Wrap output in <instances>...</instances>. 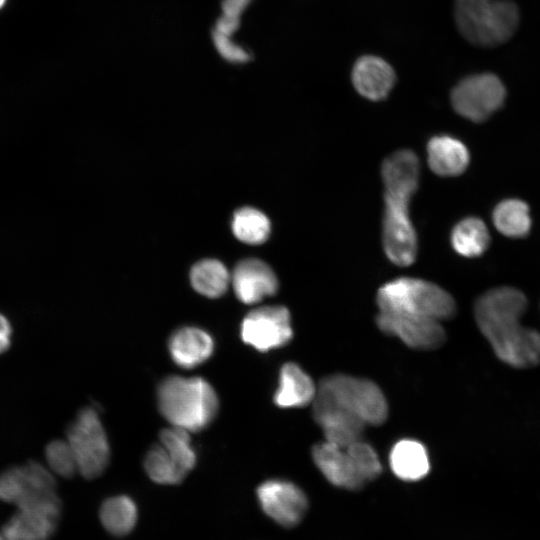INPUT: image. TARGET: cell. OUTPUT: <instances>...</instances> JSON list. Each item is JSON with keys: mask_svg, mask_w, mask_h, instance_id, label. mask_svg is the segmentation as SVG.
<instances>
[{"mask_svg": "<svg viewBox=\"0 0 540 540\" xmlns=\"http://www.w3.org/2000/svg\"><path fill=\"white\" fill-rule=\"evenodd\" d=\"M527 307L525 295L512 287H499L482 294L474 306L476 323L505 363L527 368L540 362V333L520 323Z\"/></svg>", "mask_w": 540, "mask_h": 540, "instance_id": "6da1fadb", "label": "cell"}, {"mask_svg": "<svg viewBox=\"0 0 540 540\" xmlns=\"http://www.w3.org/2000/svg\"><path fill=\"white\" fill-rule=\"evenodd\" d=\"M157 403L160 413L173 427L187 432L206 428L219 408L217 394L205 379L177 375L160 382Z\"/></svg>", "mask_w": 540, "mask_h": 540, "instance_id": "7a4b0ae2", "label": "cell"}, {"mask_svg": "<svg viewBox=\"0 0 540 540\" xmlns=\"http://www.w3.org/2000/svg\"><path fill=\"white\" fill-rule=\"evenodd\" d=\"M379 311L398 313L442 322L456 312L453 297L440 286L418 278L400 277L377 292Z\"/></svg>", "mask_w": 540, "mask_h": 540, "instance_id": "3957f363", "label": "cell"}, {"mask_svg": "<svg viewBox=\"0 0 540 540\" xmlns=\"http://www.w3.org/2000/svg\"><path fill=\"white\" fill-rule=\"evenodd\" d=\"M455 19L461 34L479 46H496L514 34L519 10L510 0H455Z\"/></svg>", "mask_w": 540, "mask_h": 540, "instance_id": "277c9868", "label": "cell"}, {"mask_svg": "<svg viewBox=\"0 0 540 540\" xmlns=\"http://www.w3.org/2000/svg\"><path fill=\"white\" fill-rule=\"evenodd\" d=\"M316 396L353 415L367 425H381L388 417V405L381 389L372 381L346 374L323 378Z\"/></svg>", "mask_w": 540, "mask_h": 540, "instance_id": "5b68a950", "label": "cell"}, {"mask_svg": "<svg viewBox=\"0 0 540 540\" xmlns=\"http://www.w3.org/2000/svg\"><path fill=\"white\" fill-rule=\"evenodd\" d=\"M196 464V453L186 430L172 427L163 429L159 442L146 453L144 468L151 480L158 484L174 485L182 482Z\"/></svg>", "mask_w": 540, "mask_h": 540, "instance_id": "8992f818", "label": "cell"}, {"mask_svg": "<svg viewBox=\"0 0 540 540\" xmlns=\"http://www.w3.org/2000/svg\"><path fill=\"white\" fill-rule=\"evenodd\" d=\"M78 472L86 479L101 475L110 460V446L97 411L85 407L79 411L66 432Z\"/></svg>", "mask_w": 540, "mask_h": 540, "instance_id": "52a82bcc", "label": "cell"}, {"mask_svg": "<svg viewBox=\"0 0 540 540\" xmlns=\"http://www.w3.org/2000/svg\"><path fill=\"white\" fill-rule=\"evenodd\" d=\"M17 506L3 528L5 540H48L53 535L61 512L55 492L28 496Z\"/></svg>", "mask_w": 540, "mask_h": 540, "instance_id": "ba28073f", "label": "cell"}, {"mask_svg": "<svg viewBox=\"0 0 540 540\" xmlns=\"http://www.w3.org/2000/svg\"><path fill=\"white\" fill-rule=\"evenodd\" d=\"M505 96L501 80L494 74L482 73L462 79L451 92V103L461 116L481 122L501 107Z\"/></svg>", "mask_w": 540, "mask_h": 540, "instance_id": "9c48e42d", "label": "cell"}, {"mask_svg": "<svg viewBox=\"0 0 540 540\" xmlns=\"http://www.w3.org/2000/svg\"><path fill=\"white\" fill-rule=\"evenodd\" d=\"M383 245L398 266L411 265L417 254V236L409 216V197L384 194Z\"/></svg>", "mask_w": 540, "mask_h": 540, "instance_id": "30bf717a", "label": "cell"}, {"mask_svg": "<svg viewBox=\"0 0 540 540\" xmlns=\"http://www.w3.org/2000/svg\"><path fill=\"white\" fill-rule=\"evenodd\" d=\"M289 310L280 305L263 306L250 311L241 323V338L258 351L280 348L292 339Z\"/></svg>", "mask_w": 540, "mask_h": 540, "instance_id": "8fae6325", "label": "cell"}, {"mask_svg": "<svg viewBox=\"0 0 540 540\" xmlns=\"http://www.w3.org/2000/svg\"><path fill=\"white\" fill-rule=\"evenodd\" d=\"M376 324L381 331L396 336L413 349H437L446 339L441 322L432 319L379 311Z\"/></svg>", "mask_w": 540, "mask_h": 540, "instance_id": "7c38bea8", "label": "cell"}, {"mask_svg": "<svg viewBox=\"0 0 540 540\" xmlns=\"http://www.w3.org/2000/svg\"><path fill=\"white\" fill-rule=\"evenodd\" d=\"M256 494L264 513L285 527L298 524L308 506L304 492L286 480H267L258 486Z\"/></svg>", "mask_w": 540, "mask_h": 540, "instance_id": "4fadbf2b", "label": "cell"}, {"mask_svg": "<svg viewBox=\"0 0 540 540\" xmlns=\"http://www.w3.org/2000/svg\"><path fill=\"white\" fill-rule=\"evenodd\" d=\"M237 298L244 304H255L274 295L278 290V279L265 262L249 258L240 261L231 275Z\"/></svg>", "mask_w": 540, "mask_h": 540, "instance_id": "5bb4252c", "label": "cell"}, {"mask_svg": "<svg viewBox=\"0 0 540 540\" xmlns=\"http://www.w3.org/2000/svg\"><path fill=\"white\" fill-rule=\"evenodd\" d=\"M312 406L314 420L321 427L325 441L346 448L362 440L366 426L362 421L317 396Z\"/></svg>", "mask_w": 540, "mask_h": 540, "instance_id": "9a60e30c", "label": "cell"}, {"mask_svg": "<svg viewBox=\"0 0 540 540\" xmlns=\"http://www.w3.org/2000/svg\"><path fill=\"white\" fill-rule=\"evenodd\" d=\"M395 81L393 68L378 56L365 55L353 66V85L359 94L369 100L378 101L387 97Z\"/></svg>", "mask_w": 540, "mask_h": 540, "instance_id": "2e32d148", "label": "cell"}, {"mask_svg": "<svg viewBox=\"0 0 540 540\" xmlns=\"http://www.w3.org/2000/svg\"><path fill=\"white\" fill-rule=\"evenodd\" d=\"M312 458L324 477L337 487L356 490L365 484L345 448L324 441L313 447Z\"/></svg>", "mask_w": 540, "mask_h": 540, "instance_id": "e0dca14e", "label": "cell"}, {"mask_svg": "<svg viewBox=\"0 0 540 540\" xmlns=\"http://www.w3.org/2000/svg\"><path fill=\"white\" fill-rule=\"evenodd\" d=\"M168 349L176 365L190 369L210 358L214 351V341L205 330L184 326L171 334Z\"/></svg>", "mask_w": 540, "mask_h": 540, "instance_id": "ac0fdd59", "label": "cell"}, {"mask_svg": "<svg viewBox=\"0 0 540 540\" xmlns=\"http://www.w3.org/2000/svg\"><path fill=\"white\" fill-rule=\"evenodd\" d=\"M385 193L412 197L416 192L420 164L411 150H399L388 156L382 164Z\"/></svg>", "mask_w": 540, "mask_h": 540, "instance_id": "d6986e66", "label": "cell"}, {"mask_svg": "<svg viewBox=\"0 0 540 540\" xmlns=\"http://www.w3.org/2000/svg\"><path fill=\"white\" fill-rule=\"evenodd\" d=\"M317 392L311 377L296 363H285L280 370L273 401L281 408L304 407L313 402Z\"/></svg>", "mask_w": 540, "mask_h": 540, "instance_id": "ffe728a7", "label": "cell"}, {"mask_svg": "<svg viewBox=\"0 0 540 540\" xmlns=\"http://www.w3.org/2000/svg\"><path fill=\"white\" fill-rule=\"evenodd\" d=\"M430 169L439 176H457L469 164V152L458 139L449 135L432 137L427 144Z\"/></svg>", "mask_w": 540, "mask_h": 540, "instance_id": "44dd1931", "label": "cell"}, {"mask_svg": "<svg viewBox=\"0 0 540 540\" xmlns=\"http://www.w3.org/2000/svg\"><path fill=\"white\" fill-rule=\"evenodd\" d=\"M389 464L393 473L405 481L420 480L430 470L425 446L413 439H402L394 444L389 454Z\"/></svg>", "mask_w": 540, "mask_h": 540, "instance_id": "7402d4cb", "label": "cell"}, {"mask_svg": "<svg viewBox=\"0 0 540 540\" xmlns=\"http://www.w3.org/2000/svg\"><path fill=\"white\" fill-rule=\"evenodd\" d=\"M230 274L225 265L215 259H204L191 269L192 287L201 295L209 298L222 296L228 289Z\"/></svg>", "mask_w": 540, "mask_h": 540, "instance_id": "603a6c76", "label": "cell"}, {"mask_svg": "<svg viewBox=\"0 0 540 540\" xmlns=\"http://www.w3.org/2000/svg\"><path fill=\"white\" fill-rule=\"evenodd\" d=\"M489 241L490 236L485 223L476 217L461 220L451 233L453 249L465 257L481 255L487 249Z\"/></svg>", "mask_w": 540, "mask_h": 540, "instance_id": "cb8c5ba5", "label": "cell"}, {"mask_svg": "<svg viewBox=\"0 0 540 540\" xmlns=\"http://www.w3.org/2000/svg\"><path fill=\"white\" fill-rule=\"evenodd\" d=\"M100 520L104 528L114 536H125L137 522L135 502L126 495L106 499L100 508Z\"/></svg>", "mask_w": 540, "mask_h": 540, "instance_id": "d4e9b609", "label": "cell"}, {"mask_svg": "<svg viewBox=\"0 0 540 540\" xmlns=\"http://www.w3.org/2000/svg\"><path fill=\"white\" fill-rule=\"evenodd\" d=\"M492 217L497 230L508 237L524 236L531 226L528 205L517 199H508L499 203Z\"/></svg>", "mask_w": 540, "mask_h": 540, "instance_id": "484cf974", "label": "cell"}, {"mask_svg": "<svg viewBox=\"0 0 540 540\" xmlns=\"http://www.w3.org/2000/svg\"><path fill=\"white\" fill-rule=\"evenodd\" d=\"M232 231L238 240L257 245L268 239L271 225L263 212L256 208L243 207L234 213Z\"/></svg>", "mask_w": 540, "mask_h": 540, "instance_id": "4316f807", "label": "cell"}, {"mask_svg": "<svg viewBox=\"0 0 540 540\" xmlns=\"http://www.w3.org/2000/svg\"><path fill=\"white\" fill-rule=\"evenodd\" d=\"M345 449L357 474L365 483L381 474V462L376 451L369 444L359 440Z\"/></svg>", "mask_w": 540, "mask_h": 540, "instance_id": "83f0119b", "label": "cell"}, {"mask_svg": "<svg viewBox=\"0 0 540 540\" xmlns=\"http://www.w3.org/2000/svg\"><path fill=\"white\" fill-rule=\"evenodd\" d=\"M45 458L50 470L61 477L70 478L78 472L74 453L66 439L49 442L45 448Z\"/></svg>", "mask_w": 540, "mask_h": 540, "instance_id": "f1b7e54d", "label": "cell"}, {"mask_svg": "<svg viewBox=\"0 0 540 540\" xmlns=\"http://www.w3.org/2000/svg\"><path fill=\"white\" fill-rule=\"evenodd\" d=\"M28 494L23 466H13L0 473V499L18 504Z\"/></svg>", "mask_w": 540, "mask_h": 540, "instance_id": "f546056e", "label": "cell"}, {"mask_svg": "<svg viewBox=\"0 0 540 540\" xmlns=\"http://www.w3.org/2000/svg\"><path fill=\"white\" fill-rule=\"evenodd\" d=\"M23 467L28 483V494L23 499L34 494L55 492L56 481L49 469L34 460Z\"/></svg>", "mask_w": 540, "mask_h": 540, "instance_id": "4dcf8cb0", "label": "cell"}, {"mask_svg": "<svg viewBox=\"0 0 540 540\" xmlns=\"http://www.w3.org/2000/svg\"><path fill=\"white\" fill-rule=\"evenodd\" d=\"M230 37L215 30L212 31V41L217 52L230 63L242 64L249 62L251 59L249 51L235 43Z\"/></svg>", "mask_w": 540, "mask_h": 540, "instance_id": "1f68e13d", "label": "cell"}, {"mask_svg": "<svg viewBox=\"0 0 540 540\" xmlns=\"http://www.w3.org/2000/svg\"><path fill=\"white\" fill-rule=\"evenodd\" d=\"M240 27V18L223 15L217 20L215 31L226 36H232Z\"/></svg>", "mask_w": 540, "mask_h": 540, "instance_id": "d6a6232c", "label": "cell"}, {"mask_svg": "<svg viewBox=\"0 0 540 540\" xmlns=\"http://www.w3.org/2000/svg\"><path fill=\"white\" fill-rule=\"evenodd\" d=\"M250 2L251 0H223L221 5L223 15L240 18Z\"/></svg>", "mask_w": 540, "mask_h": 540, "instance_id": "836d02e7", "label": "cell"}, {"mask_svg": "<svg viewBox=\"0 0 540 540\" xmlns=\"http://www.w3.org/2000/svg\"><path fill=\"white\" fill-rule=\"evenodd\" d=\"M12 327L9 320L0 313V336L10 338Z\"/></svg>", "mask_w": 540, "mask_h": 540, "instance_id": "e575fe53", "label": "cell"}, {"mask_svg": "<svg viewBox=\"0 0 540 540\" xmlns=\"http://www.w3.org/2000/svg\"><path fill=\"white\" fill-rule=\"evenodd\" d=\"M10 343V338L0 336V354L8 350Z\"/></svg>", "mask_w": 540, "mask_h": 540, "instance_id": "d590c367", "label": "cell"}, {"mask_svg": "<svg viewBox=\"0 0 540 540\" xmlns=\"http://www.w3.org/2000/svg\"><path fill=\"white\" fill-rule=\"evenodd\" d=\"M6 0H0V9L5 5Z\"/></svg>", "mask_w": 540, "mask_h": 540, "instance_id": "8d00e7d4", "label": "cell"}, {"mask_svg": "<svg viewBox=\"0 0 540 540\" xmlns=\"http://www.w3.org/2000/svg\"><path fill=\"white\" fill-rule=\"evenodd\" d=\"M0 540H5V538L3 537V535H2V536L0 535Z\"/></svg>", "mask_w": 540, "mask_h": 540, "instance_id": "74e56055", "label": "cell"}]
</instances>
